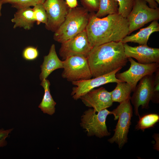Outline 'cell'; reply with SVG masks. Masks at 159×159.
Listing matches in <instances>:
<instances>
[{
  "instance_id": "cell-15",
  "label": "cell",
  "mask_w": 159,
  "mask_h": 159,
  "mask_svg": "<svg viewBox=\"0 0 159 159\" xmlns=\"http://www.w3.org/2000/svg\"><path fill=\"white\" fill-rule=\"evenodd\" d=\"M40 67L41 72L39 78L41 81L46 79L54 70L63 68V61L58 58L54 44L51 46L48 54L44 56V61Z\"/></svg>"
},
{
  "instance_id": "cell-29",
  "label": "cell",
  "mask_w": 159,
  "mask_h": 159,
  "mask_svg": "<svg viewBox=\"0 0 159 159\" xmlns=\"http://www.w3.org/2000/svg\"><path fill=\"white\" fill-rule=\"evenodd\" d=\"M65 1L69 8H75L78 6L77 0H66Z\"/></svg>"
},
{
  "instance_id": "cell-17",
  "label": "cell",
  "mask_w": 159,
  "mask_h": 159,
  "mask_svg": "<svg viewBox=\"0 0 159 159\" xmlns=\"http://www.w3.org/2000/svg\"><path fill=\"white\" fill-rule=\"evenodd\" d=\"M159 31V24L157 20L152 21L147 27L141 29L140 31L130 36H127L120 42L123 43L128 42L137 43L139 45H147L150 35L153 33Z\"/></svg>"
},
{
  "instance_id": "cell-3",
  "label": "cell",
  "mask_w": 159,
  "mask_h": 159,
  "mask_svg": "<svg viewBox=\"0 0 159 159\" xmlns=\"http://www.w3.org/2000/svg\"><path fill=\"white\" fill-rule=\"evenodd\" d=\"M89 17L88 11L83 7L70 8L65 19L56 31L53 39L61 44L85 29Z\"/></svg>"
},
{
  "instance_id": "cell-16",
  "label": "cell",
  "mask_w": 159,
  "mask_h": 159,
  "mask_svg": "<svg viewBox=\"0 0 159 159\" xmlns=\"http://www.w3.org/2000/svg\"><path fill=\"white\" fill-rule=\"evenodd\" d=\"M11 21L14 24V29L19 27L25 30H30L35 22L33 9L26 7L17 9Z\"/></svg>"
},
{
  "instance_id": "cell-26",
  "label": "cell",
  "mask_w": 159,
  "mask_h": 159,
  "mask_svg": "<svg viewBox=\"0 0 159 159\" xmlns=\"http://www.w3.org/2000/svg\"><path fill=\"white\" fill-rule=\"evenodd\" d=\"M83 7L88 12L97 11L99 6V0H80Z\"/></svg>"
},
{
  "instance_id": "cell-13",
  "label": "cell",
  "mask_w": 159,
  "mask_h": 159,
  "mask_svg": "<svg viewBox=\"0 0 159 159\" xmlns=\"http://www.w3.org/2000/svg\"><path fill=\"white\" fill-rule=\"evenodd\" d=\"M80 99L86 106L92 108L96 112L111 107L113 102L110 92L103 87L94 89Z\"/></svg>"
},
{
  "instance_id": "cell-7",
  "label": "cell",
  "mask_w": 159,
  "mask_h": 159,
  "mask_svg": "<svg viewBox=\"0 0 159 159\" xmlns=\"http://www.w3.org/2000/svg\"><path fill=\"white\" fill-rule=\"evenodd\" d=\"M63 61L62 77L72 82L90 79L92 76L87 58L72 56Z\"/></svg>"
},
{
  "instance_id": "cell-23",
  "label": "cell",
  "mask_w": 159,
  "mask_h": 159,
  "mask_svg": "<svg viewBox=\"0 0 159 159\" xmlns=\"http://www.w3.org/2000/svg\"><path fill=\"white\" fill-rule=\"evenodd\" d=\"M33 9L34 16L37 25L41 23L46 24L47 21V16L46 10L43 4H39L34 6Z\"/></svg>"
},
{
  "instance_id": "cell-1",
  "label": "cell",
  "mask_w": 159,
  "mask_h": 159,
  "mask_svg": "<svg viewBox=\"0 0 159 159\" xmlns=\"http://www.w3.org/2000/svg\"><path fill=\"white\" fill-rule=\"evenodd\" d=\"M85 30L92 48L111 42L120 41L129 34V23L126 18L118 13L101 18L91 12Z\"/></svg>"
},
{
  "instance_id": "cell-31",
  "label": "cell",
  "mask_w": 159,
  "mask_h": 159,
  "mask_svg": "<svg viewBox=\"0 0 159 159\" xmlns=\"http://www.w3.org/2000/svg\"><path fill=\"white\" fill-rule=\"evenodd\" d=\"M2 4L0 2V17L1 16V9Z\"/></svg>"
},
{
  "instance_id": "cell-30",
  "label": "cell",
  "mask_w": 159,
  "mask_h": 159,
  "mask_svg": "<svg viewBox=\"0 0 159 159\" xmlns=\"http://www.w3.org/2000/svg\"><path fill=\"white\" fill-rule=\"evenodd\" d=\"M148 3L149 6L152 8H157L158 7V4L153 0H144Z\"/></svg>"
},
{
  "instance_id": "cell-19",
  "label": "cell",
  "mask_w": 159,
  "mask_h": 159,
  "mask_svg": "<svg viewBox=\"0 0 159 159\" xmlns=\"http://www.w3.org/2000/svg\"><path fill=\"white\" fill-rule=\"evenodd\" d=\"M133 90L131 86L127 82L121 81L117 83L115 89L110 92L113 102H122L131 98V93Z\"/></svg>"
},
{
  "instance_id": "cell-8",
  "label": "cell",
  "mask_w": 159,
  "mask_h": 159,
  "mask_svg": "<svg viewBox=\"0 0 159 159\" xmlns=\"http://www.w3.org/2000/svg\"><path fill=\"white\" fill-rule=\"evenodd\" d=\"M155 74L148 75L140 80L133 91L130 102L134 107L136 116H139L138 109L141 106L142 109L149 108V103L154 93Z\"/></svg>"
},
{
  "instance_id": "cell-6",
  "label": "cell",
  "mask_w": 159,
  "mask_h": 159,
  "mask_svg": "<svg viewBox=\"0 0 159 159\" xmlns=\"http://www.w3.org/2000/svg\"><path fill=\"white\" fill-rule=\"evenodd\" d=\"M144 0H135L132 10L126 18L129 23V34L145 24L159 19V9L148 6Z\"/></svg>"
},
{
  "instance_id": "cell-2",
  "label": "cell",
  "mask_w": 159,
  "mask_h": 159,
  "mask_svg": "<svg viewBox=\"0 0 159 159\" xmlns=\"http://www.w3.org/2000/svg\"><path fill=\"white\" fill-rule=\"evenodd\" d=\"M87 58L94 78L122 67L128 61L125 53L124 44L120 41L111 42L94 47Z\"/></svg>"
},
{
  "instance_id": "cell-14",
  "label": "cell",
  "mask_w": 159,
  "mask_h": 159,
  "mask_svg": "<svg viewBox=\"0 0 159 159\" xmlns=\"http://www.w3.org/2000/svg\"><path fill=\"white\" fill-rule=\"evenodd\" d=\"M124 44L126 57L134 58L138 62L142 64L159 63V49L150 47L147 45H140L132 47L127 43Z\"/></svg>"
},
{
  "instance_id": "cell-11",
  "label": "cell",
  "mask_w": 159,
  "mask_h": 159,
  "mask_svg": "<svg viewBox=\"0 0 159 159\" xmlns=\"http://www.w3.org/2000/svg\"><path fill=\"white\" fill-rule=\"evenodd\" d=\"M92 48L85 29L72 38L61 43L59 53L63 60L72 56L87 58Z\"/></svg>"
},
{
  "instance_id": "cell-24",
  "label": "cell",
  "mask_w": 159,
  "mask_h": 159,
  "mask_svg": "<svg viewBox=\"0 0 159 159\" xmlns=\"http://www.w3.org/2000/svg\"><path fill=\"white\" fill-rule=\"evenodd\" d=\"M135 0H115L119 7L118 13L127 18L132 9Z\"/></svg>"
},
{
  "instance_id": "cell-5",
  "label": "cell",
  "mask_w": 159,
  "mask_h": 159,
  "mask_svg": "<svg viewBox=\"0 0 159 159\" xmlns=\"http://www.w3.org/2000/svg\"><path fill=\"white\" fill-rule=\"evenodd\" d=\"M112 115V111L107 109L95 112L93 109L89 108L84 112L81 117V126L87 132L89 137L95 136L101 138L109 136L106 122L108 115Z\"/></svg>"
},
{
  "instance_id": "cell-9",
  "label": "cell",
  "mask_w": 159,
  "mask_h": 159,
  "mask_svg": "<svg viewBox=\"0 0 159 159\" xmlns=\"http://www.w3.org/2000/svg\"><path fill=\"white\" fill-rule=\"evenodd\" d=\"M130 63V67L127 70L116 74L119 80L129 84L133 92L138 82L144 76L151 75L159 69V63L142 64L135 61L132 58H128Z\"/></svg>"
},
{
  "instance_id": "cell-4",
  "label": "cell",
  "mask_w": 159,
  "mask_h": 159,
  "mask_svg": "<svg viewBox=\"0 0 159 159\" xmlns=\"http://www.w3.org/2000/svg\"><path fill=\"white\" fill-rule=\"evenodd\" d=\"M130 99L120 103V104L112 111L114 120L118 119L112 137L108 140L110 143H115L120 149H121L128 141V134L131 125L133 115V109Z\"/></svg>"
},
{
  "instance_id": "cell-27",
  "label": "cell",
  "mask_w": 159,
  "mask_h": 159,
  "mask_svg": "<svg viewBox=\"0 0 159 159\" xmlns=\"http://www.w3.org/2000/svg\"><path fill=\"white\" fill-rule=\"evenodd\" d=\"M155 73L154 93L151 101L157 104L159 102V69Z\"/></svg>"
},
{
  "instance_id": "cell-28",
  "label": "cell",
  "mask_w": 159,
  "mask_h": 159,
  "mask_svg": "<svg viewBox=\"0 0 159 159\" xmlns=\"http://www.w3.org/2000/svg\"><path fill=\"white\" fill-rule=\"evenodd\" d=\"M13 128L4 129L0 128V148L6 146L7 144L6 139L13 130Z\"/></svg>"
},
{
  "instance_id": "cell-21",
  "label": "cell",
  "mask_w": 159,
  "mask_h": 159,
  "mask_svg": "<svg viewBox=\"0 0 159 159\" xmlns=\"http://www.w3.org/2000/svg\"><path fill=\"white\" fill-rule=\"evenodd\" d=\"M118 4L115 0H99L98 11L96 16L102 18L106 15L118 13Z\"/></svg>"
},
{
  "instance_id": "cell-22",
  "label": "cell",
  "mask_w": 159,
  "mask_h": 159,
  "mask_svg": "<svg viewBox=\"0 0 159 159\" xmlns=\"http://www.w3.org/2000/svg\"><path fill=\"white\" fill-rule=\"evenodd\" d=\"M45 0H0L2 4L8 3L17 9L26 7L34 6L39 4H43Z\"/></svg>"
},
{
  "instance_id": "cell-25",
  "label": "cell",
  "mask_w": 159,
  "mask_h": 159,
  "mask_svg": "<svg viewBox=\"0 0 159 159\" xmlns=\"http://www.w3.org/2000/svg\"><path fill=\"white\" fill-rule=\"evenodd\" d=\"M39 52L37 47L32 46L25 48L22 52V57L25 60L29 61L34 60L38 57Z\"/></svg>"
},
{
  "instance_id": "cell-18",
  "label": "cell",
  "mask_w": 159,
  "mask_h": 159,
  "mask_svg": "<svg viewBox=\"0 0 159 159\" xmlns=\"http://www.w3.org/2000/svg\"><path fill=\"white\" fill-rule=\"evenodd\" d=\"M40 85L43 87L44 94L39 107L44 113L52 115L55 112L56 103L53 100L50 92L49 81L45 79L42 81Z\"/></svg>"
},
{
  "instance_id": "cell-12",
  "label": "cell",
  "mask_w": 159,
  "mask_h": 159,
  "mask_svg": "<svg viewBox=\"0 0 159 159\" xmlns=\"http://www.w3.org/2000/svg\"><path fill=\"white\" fill-rule=\"evenodd\" d=\"M122 67H120L110 73L94 77L92 79L72 82L75 86L72 89L71 95L77 100L90 91L101 85L110 83H118L122 81L115 77L116 73Z\"/></svg>"
},
{
  "instance_id": "cell-10",
  "label": "cell",
  "mask_w": 159,
  "mask_h": 159,
  "mask_svg": "<svg viewBox=\"0 0 159 159\" xmlns=\"http://www.w3.org/2000/svg\"><path fill=\"white\" fill-rule=\"evenodd\" d=\"M43 4L47 16L45 27L54 32L64 20L70 8L64 0H45Z\"/></svg>"
},
{
  "instance_id": "cell-20",
  "label": "cell",
  "mask_w": 159,
  "mask_h": 159,
  "mask_svg": "<svg viewBox=\"0 0 159 159\" xmlns=\"http://www.w3.org/2000/svg\"><path fill=\"white\" fill-rule=\"evenodd\" d=\"M135 128L144 131L145 129L153 128L159 121V115L155 113H150L140 115Z\"/></svg>"
}]
</instances>
